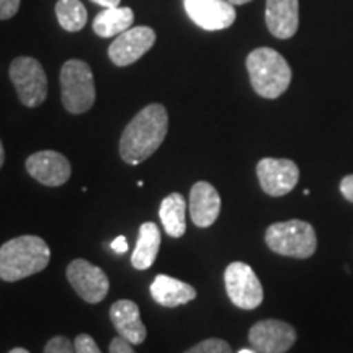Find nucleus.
Returning <instances> with one entry per match:
<instances>
[{
	"label": "nucleus",
	"mask_w": 353,
	"mask_h": 353,
	"mask_svg": "<svg viewBox=\"0 0 353 353\" xmlns=\"http://www.w3.org/2000/svg\"><path fill=\"white\" fill-rule=\"evenodd\" d=\"M169 130V114L164 105L151 103L141 110L123 131L120 156L126 164L139 165L164 143Z\"/></svg>",
	"instance_id": "f257e3e1"
},
{
	"label": "nucleus",
	"mask_w": 353,
	"mask_h": 353,
	"mask_svg": "<svg viewBox=\"0 0 353 353\" xmlns=\"http://www.w3.org/2000/svg\"><path fill=\"white\" fill-rule=\"evenodd\" d=\"M51 259V250L41 237L20 236L0 247V278L19 281L43 272Z\"/></svg>",
	"instance_id": "f03ea898"
},
{
	"label": "nucleus",
	"mask_w": 353,
	"mask_h": 353,
	"mask_svg": "<svg viewBox=\"0 0 353 353\" xmlns=\"http://www.w3.org/2000/svg\"><path fill=\"white\" fill-rule=\"evenodd\" d=\"M247 70L254 90L263 99H278L290 87V64L272 48H259L250 52L247 56Z\"/></svg>",
	"instance_id": "7ed1b4c3"
},
{
	"label": "nucleus",
	"mask_w": 353,
	"mask_h": 353,
	"mask_svg": "<svg viewBox=\"0 0 353 353\" xmlns=\"http://www.w3.org/2000/svg\"><path fill=\"white\" fill-rule=\"evenodd\" d=\"M265 242L275 254L293 259H309L316 252V231L306 221L275 223L265 232Z\"/></svg>",
	"instance_id": "20e7f679"
},
{
	"label": "nucleus",
	"mask_w": 353,
	"mask_h": 353,
	"mask_svg": "<svg viewBox=\"0 0 353 353\" xmlns=\"http://www.w3.org/2000/svg\"><path fill=\"white\" fill-rule=\"evenodd\" d=\"M61 95L69 113L81 114L94 107L95 81L90 65L81 59H70L61 69Z\"/></svg>",
	"instance_id": "39448f33"
},
{
	"label": "nucleus",
	"mask_w": 353,
	"mask_h": 353,
	"mask_svg": "<svg viewBox=\"0 0 353 353\" xmlns=\"http://www.w3.org/2000/svg\"><path fill=\"white\" fill-rule=\"evenodd\" d=\"M10 79L17 95L28 108H37L46 100L48 79L43 65L34 57H17L10 64Z\"/></svg>",
	"instance_id": "423d86ee"
},
{
	"label": "nucleus",
	"mask_w": 353,
	"mask_h": 353,
	"mask_svg": "<svg viewBox=\"0 0 353 353\" xmlns=\"http://www.w3.org/2000/svg\"><path fill=\"white\" fill-rule=\"evenodd\" d=\"M224 285L232 304L241 309L259 307L263 301V288L250 265L232 262L224 272Z\"/></svg>",
	"instance_id": "0eeeda50"
},
{
	"label": "nucleus",
	"mask_w": 353,
	"mask_h": 353,
	"mask_svg": "<svg viewBox=\"0 0 353 353\" xmlns=\"http://www.w3.org/2000/svg\"><path fill=\"white\" fill-rule=\"evenodd\" d=\"M70 286L83 301L97 304L107 298L110 290V280L107 273L97 265L83 259H76L68 265L65 270Z\"/></svg>",
	"instance_id": "6e6552de"
},
{
	"label": "nucleus",
	"mask_w": 353,
	"mask_h": 353,
	"mask_svg": "<svg viewBox=\"0 0 353 353\" xmlns=\"http://www.w3.org/2000/svg\"><path fill=\"white\" fill-rule=\"evenodd\" d=\"M260 187L270 196H285L299 182V169L290 159L265 157L257 164Z\"/></svg>",
	"instance_id": "1a4fd4ad"
},
{
	"label": "nucleus",
	"mask_w": 353,
	"mask_h": 353,
	"mask_svg": "<svg viewBox=\"0 0 353 353\" xmlns=\"http://www.w3.org/2000/svg\"><path fill=\"white\" fill-rule=\"evenodd\" d=\"M156 43V32L149 26H132L113 39L108 56L118 68H126L139 61Z\"/></svg>",
	"instance_id": "9d476101"
},
{
	"label": "nucleus",
	"mask_w": 353,
	"mask_h": 353,
	"mask_svg": "<svg viewBox=\"0 0 353 353\" xmlns=\"http://www.w3.org/2000/svg\"><path fill=\"white\" fill-rule=\"evenodd\" d=\"M249 342L259 353H286L296 342V330L283 321H260L250 329Z\"/></svg>",
	"instance_id": "9b49d317"
},
{
	"label": "nucleus",
	"mask_w": 353,
	"mask_h": 353,
	"mask_svg": "<svg viewBox=\"0 0 353 353\" xmlns=\"http://www.w3.org/2000/svg\"><path fill=\"white\" fill-rule=\"evenodd\" d=\"M187 15L206 32L226 30L236 21V8L229 0H183Z\"/></svg>",
	"instance_id": "f8f14e48"
},
{
	"label": "nucleus",
	"mask_w": 353,
	"mask_h": 353,
	"mask_svg": "<svg viewBox=\"0 0 353 353\" xmlns=\"http://www.w3.org/2000/svg\"><path fill=\"white\" fill-rule=\"evenodd\" d=\"M26 172L46 187H61L70 179V162L56 151H39L26 159Z\"/></svg>",
	"instance_id": "ddd939ff"
},
{
	"label": "nucleus",
	"mask_w": 353,
	"mask_h": 353,
	"mask_svg": "<svg viewBox=\"0 0 353 353\" xmlns=\"http://www.w3.org/2000/svg\"><path fill=\"white\" fill-rule=\"evenodd\" d=\"M188 208L195 226H213L221 211V196L218 190L208 182H196L190 190Z\"/></svg>",
	"instance_id": "4468645a"
},
{
	"label": "nucleus",
	"mask_w": 353,
	"mask_h": 353,
	"mask_svg": "<svg viewBox=\"0 0 353 353\" xmlns=\"http://www.w3.org/2000/svg\"><path fill=\"white\" fill-rule=\"evenodd\" d=\"M265 21L275 38H291L299 26V0H267Z\"/></svg>",
	"instance_id": "2eb2a0df"
},
{
	"label": "nucleus",
	"mask_w": 353,
	"mask_h": 353,
	"mask_svg": "<svg viewBox=\"0 0 353 353\" xmlns=\"http://www.w3.org/2000/svg\"><path fill=\"white\" fill-rule=\"evenodd\" d=\"M110 317H112L118 334L132 345H139L148 337V329L141 321L138 304L130 301V299H120V301L113 303L110 307Z\"/></svg>",
	"instance_id": "dca6fc26"
},
{
	"label": "nucleus",
	"mask_w": 353,
	"mask_h": 353,
	"mask_svg": "<svg viewBox=\"0 0 353 353\" xmlns=\"http://www.w3.org/2000/svg\"><path fill=\"white\" fill-rule=\"evenodd\" d=\"M152 299L165 307H176L196 298V290L169 275H157L151 285Z\"/></svg>",
	"instance_id": "f3484780"
},
{
	"label": "nucleus",
	"mask_w": 353,
	"mask_h": 353,
	"mask_svg": "<svg viewBox=\"0 0 353 353\" xmlns=\"http://www.w3.org/2000/svg\"><path fill=\"white\" fill-rule=\"evenodd\" d=\"M162 234L159 226L154 223H144L139 228L138 242H136V249L131 255V265L136 270H148L156 262L157 252L161 249Z\"/></svg>",
	"instance_id": "a211bd4d"
},
{
	"label": "nucleus",
	"mask_w": 353,
	"mask_h": 353,
	"mask_svg": "<svg viewBox=\"0 0 353 353\" xmlns=\"http://www.w3.org/2000/svg\"><path fill=\"white\" fill-rule=\"evenodd\" d=\"M159 218L167 236L182 237L187 231V200L180 193H170L161 203Z\"/></svg>",
	"instance_id": "6ab92c4d"
},
{
	"label": "nucleus",
	"mask_w": 353,
	"mask_h": 353,
	"mask_svg": "<svg viewBox=\"0 0 353 353\" xmlns=\"http://www.w3.org/2000/svg\"><path fill=\"white\" fill-rule=\"evenodd\" d=\"M134 13L130 7L103 8L94 20V32L101 38H113L131 28Z\"/></svg>",
	"instance_id": "aec40b11"
},
{
	"label": "nucleus",
	"mask_w": 353,
	"mask_h": 353,
	"mask_svg": "<svg viewBox=\"0 0 353 353\" xmlns=\"http://www.w3.org/2000/svg\"><path fill=\"white\" fill-rule=\"evenodd\" d=\"M56 17L65 32L76 33L85 26L88 13L81 0H59L56 3Z\"/></svg>",
	"instance_id": "412c9836"
},
{
	"label": "nucleus",
	"mask_w": 353,
	"mask_h": 353,
	"mask_svg": "<svg viewBox=\"0 0 353 353\" xmlns=\"http://www.w3.org/2000/svg\"><path fill=\"white\" fill-rule=\"evenodd\" d=\"M183 353H232L231 345L223 339H206Z\"/></svg>",
	"instance_id": "4be33fe9"
},
{
	"label": "nucleus",
	"mask_w": 353,
	"mask_h": 353,
	"mask_svg": "<svg viewBox=\"0 0 353 353\" xmlns=\"http://www.w3.org/2000/svg\"><path fill=\"white\" fill-rule=\"evenodd\" d=\"M76 347L74 343L69 341L64 335H57V337H52L50 342L46 343L43 353H74Z\"/></svg>",
	"instance_id": "5701e85b"
},
{
	"label": "nucleus",
	"mask_w": 353,
	"mask_h": 353,
	"mask_svg": "<svg viewBox=\"0 0 353 353\" xmlns=\"http://www.w3.org/2000/svg\"><path fill=\"white\" fill-rule=\"evenodd\" d=\"M74 347H76V353H101L97 342L87 334L77 335L76 341H74Z\"/></svg>",
	"instance_id": "b1692460"
},
{
	"label": "nucleus",
	"mask_w": 353,
	"mask_h": 353,
	"mask_svg": "<svg viewBox=\"0 0 353 353\" xmlns=\"http://www.w3.org/2000/svg\"><path fill=\"white\" fill-rule=\"evenodd\" d=\"M20 8V0H0V20H8L15 17Z\"/></svg>",
	"instance_id": "393cba45"
},
{
	"label": "nucleus",
	"mask_w": 353,
	"mask_h": 353,
	"mask_svg": "<svg viewBox=\"0 0 353 353\" xmlns=\"http://www.w3.org/2000/svg\"><path fill=\"white\" fill-rule=\"evenodd\" d=\"M110 353H136L132 348V343H130L121 335L114 337L112 343H110Z\"/></svg>",
	"instance_id": "a878e982"
},
{
	"label": "nucleus",
	"mask_w": 353,
	"mask_h": 353,
	"mask_svg": "<svg viewBox=\"0 0 353 353\" xmlns=\"http://www.w3.org/2000/svg\"><path fill=\"white\" fill-rule=\"evenodd\" d=\"M341 193L343 198L353 203V174L343 176L341 182Z\"/></svg>",
	"instance_id": "bb28decb"
},
{
	"label": "nucleus",
	"mask_w": 353,
	"mask_h": 353,
	"mask_svg": "<svg viewBox=\"0 0 353 353\" xmlns=\"http://www.w3.org/2000/svg\"><path fill=\"white\" fill-rule=\"evenodd\" d=\"M112 249H113L117 254H125V252H128L126 237H125V236H118L117 239H114V241L112 242Z\"/></svg>",
	"instance_id": "cd10ccee"
},
{
	"label": "nucleus",
	"mask_w": 353,
	"mask_h": 353,
	"mask_svg": "<svg viewBox=\"0 0 353 353\" xmlns=\"http://www.w3.org/2000/svg\"><path fill=\"white\" fill-rule=\"evenodd\" d=\"M92 2L103 8H112V7H120L121 0H92Z\"/></svg>",
	"instance_id": "c85d7f7f"
},
{
	"label": "nucleus",
	"mask_w": 353,
	"mask_h": 353,
	"mask_svg": "<svg viewBox=\"0 0 353 353\" xmlns=\"http://www.w3.org/2000/svg\"><path fill=\"white\" fill-rule=\"evenodd\" d=\"M3 161H6V151H3V144L2 141H0V169H2Z\"/></svg>",
	"instance_id": "c756f323"
},
{
	"label": "nucleus",
	"mask_w": 353,
	"mask_h": 353,
	"mask_svg": "<svg viewBox=\"0 0 353 353\" xmlns=\"http://www.w3.org/2000/svg\"><path fill=\"white\" fill-rule=\"evenodd\" d=\"M229 2H231L232 6H244V3L252 2V0H229Z\"/></svg>",
	"instance_id": "7c9ffc66"
},
{
	"label": "nucleus",
	"mask_w": 353,
	"mask_h": 353,
	"mask_svg": "<svg viewBox=\"0 0 353 353\" xmlns=\"http://www.w3.org/2000/svg\"><path fill=\"white\" fill-rule=\"evenodd\" d=\"M8 353H30L28 350H25V348H13V350H10Z\"/></svg>",
	"instance_id": "2f4dec72"
},
{
	"label": "nucleus",
	"mask_w": 353,
	"mask_h": 353,
	"mask_svg": "<svg viewBox=\"0 0 353 353\" xmlns=\"http://www.w3.org/2000/svg\"><path fill=\"white\" fill-rule=\"evenodd\" d=\"M239 353H257V352H254V350H249V348H244V350H239Z\"/></svg>",
	"instance_id": "473e14b6"
}]
</instances>
